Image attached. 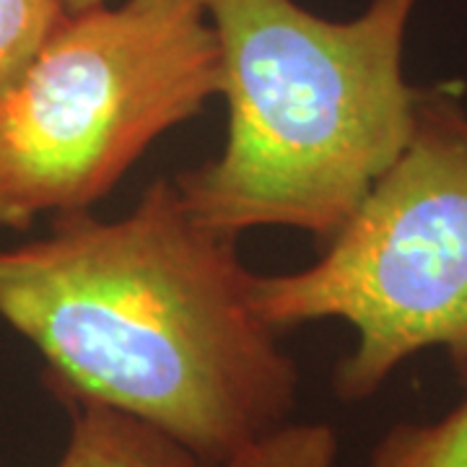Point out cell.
<instances>
[{
  "instance_id": "obj_1",
  "label": "cell",
  "mask_w": 467,
  "mask_h": 467,
  "mask_svg": "<svg viewBox=\"0 0 467 467\" xmlns=\"http://www.w3.org/2000/svg\"><path fill=\"white\" fill-rule=\"evenodd\" d=\"M254 278L236 236L201 223L161 177L115 221L67 213L0 250V319L42 353L57 400L104 402L216 467L299 398Z\"/></svg>"
},
{
  "instance_id": "obj_6",
  "label": "cell",
  "mask_w": 467,
  "mask_h": 467,
  "mask_svg": "<svg viewBox=\"0 0 467 467\" xmlns=\"http://www.w3.org/2000/svg\"><path fill=\"white\" fill-rule=\"evenodd\" d=\"M367 467H467V402L439 420L392 426Z\"/></svg>"
},
{
  "instance_id": "obj_9",
  "label": "cell",
  "mask_w": 467,
  "mask_h": 467,
  "mask_svg": "<svg viewBox=\"0 0 467 467\" xmlns=\"http://www.w3.org/2000/svg\"><path fill=\"white\" fill-rule=\"evenodd\" d=\"M66 3L70 14H81V11H88V8H97V5L107 3V0H66Z\"/></svg>"
},
{
  "instance_id": "obj_4",
  "label": "cell",
  "mask_w": 467,
  "mask_h": 467,
  "mask_svg": "<svg viewBox=\"0 0 467 467\" xmlns=\"http://www.w3.org/2000/svg\"><path fill=\"white\" fill-rule=\"evenodd\" d=\"M221 94L202 0L70 14L0 99V226L84 213L171 128Z\"/></svg>"
},
{
  "instance_id": "obj_5",
  "label": "cell",
  "mask_w": 467,
  "mask_h": 467,
  "mask_svg": "<svg viewBox=\"0 0 467 467\" xmlns=\"http://www.w3.org/2000/svg\"><path fill=\"white\" fill-rule=\"evenodd\" d=\"M70 434L55 467H201L177 439L104 402L66 398Z\"/></svg>"
},
{
  "instance_id": "obj_3",
  "label": "cell",
  "mask_w": 467,
  "mask_h": 467,
  "mask_svg": "<svg viewBox=\"0 0 467 467\" xmlns=\"http://www.w3.org/2000/svg\"><path fill=\"white\" fill-rule=\"evenodd\" d=\"M254 306L278 333L325 319L353 327L333 374L343 402L368 400L429 348L467 389V109L454 91L420 88L392 167L312 265L254 278Z\"/></svg>"
},
{
  "instance_id": "obj_7",
  "label": "cell",
  "mask_w": 467,
  "mask_h": 467,
  "mask_svg": "<svg viewBox=\"0 0 467 467\" xmlns=\"http://www.w3.org/2000/svg\"><path fill=\"white\" fill-rule=\"evenodd\" d=\"M70 16L66 0H0V99Z\"/></svg>"
},
{
  "instance_id": "obj_2",
  "label": "cell",
  "mask_w": 467,
  "mask_h": 467,
  "mask_svg": "<svg viewBox=\"0 0 467 467\" xmlns=\"http://www.w3.org/2000/svg\"><path fill=\"white\" fill-rule=\"evenodd\" d=\"M229 107L216 159L171 177L201 223L236 236L260 226L340 232L416 122L405 78L418 0H368L330 21L296 0H202Z\"/></svg>"
},
{
  "instance_id": "obj_8",
  "label": "cell",
  "mask_w": 467,
  "mask_h": 467,
  "mask_svg": "<svg viewBox=\"0 0 467 467\" xmlns=\"http://www.w3.org/2000/svg\"><path fill=\"white\" fill-rule=\"evenodd\" d=\"M337 450L330 423L285 420L216 467H337Z\"/></svg>"
}]
</instances>
